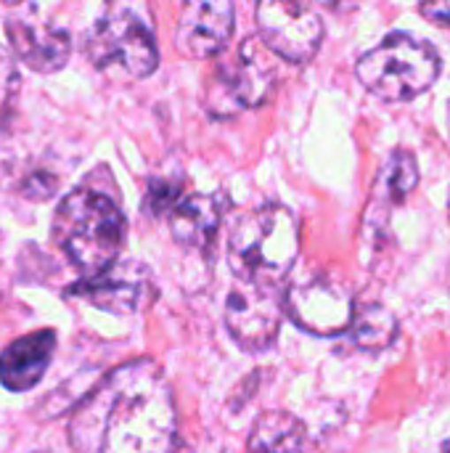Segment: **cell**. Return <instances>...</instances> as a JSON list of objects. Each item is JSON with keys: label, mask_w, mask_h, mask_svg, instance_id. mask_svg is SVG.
<instances>
[{"label": "cell", "mask_w": 450, "mask_h": 453, "mask_svg": "<svg viewBox=\"0 0 450 453\" xmlns=\"http://www.w3.org/2000/svg\"><path fill=\"white\" fill-rule=\"evenodd\" d=\"M69 441L80 453H172L178 411L162 369L151 358L111 369L77 406Z\"/></svg>", "instance_id": "obj_1"}, {"label": "cell", "mask_w": 450, "mask_h": 453, "mask_svg": "<svg viewBox=\"0 0 450 453\" xmlns=\"http://www.w3.org/2000/svg\"><path fill=\"white\" fill-rule=\"evenodd\" d=\"M422 16H427L432 24H443L450 27V3L448 0H440V3H422L419 5Z\"/></svg>", "instance_id": "obj_21"}, {"label": "cell", "mask_w": 450, "mask_h": 453, "mask_svg": "<svg viewBox=\"0 0 450 453\" xmlns=\"http://www.w3.org/2000/svg\"><path fill=\"white\" fill-rule=\"evenodd\" d=\"M16 93H19V72L8 50L0 45V125L8 119Z\"/></svg>", "instance_id": "obj_18"}, {"label": "cell", "mask_w": 450, "mask_h": 453, "mask_svg": "<svg viewBox=\"0 0 450 453\" xmlns=\"http://www.w3.org/2000/svg\"><path fill=\"white\" fill-rule=\"evenodd\" d=\"M276 72L260 45V40L249 37L241 42L233 61L223 64L207 85V109L215 117L233 114L239 109L260 106L273 90Z\"/></svg>", "instance_id": "obj_6"}, {"label": "cell", "mask_w": 450, "mask_h": 453, "mask_svg": "<svg viewBox=\"0 0 450 453\" xmlns=\"http://www.w3.org/2000/svg\"><path fill=\"white\" fill-rule=\"evenodd\" d=\"M419 186V165L416 157L406 149H395L374 183V199L377 202H387V204H400L406 202Z\"/></svg>", "instance_id": "obj_16"}, {"label": "cell", "mask_w": 450, "mask_h": 453, "mask_svg": "<svg viewBox=\"0 0 450 453\" xmlns=\"http://www.w3.org/2000/svg\"><path fill=\"white\" fill-rule=\"evenodd\" d=\"M233 5L225 0L186 3L175 29V45L188 58H212L233 37Z\"/></svg>", "instance_id": "obj_12"}, {"label": "cell", "mask_w": 450, "mask_h": 453, "mask_svg": "<svg viewBox=\"0 0 450 453\" xmlns=\"http://www.w3.org/2000/svg\"><path fill=\"white\" fill-rule=\"evenodd\" d=\"M53 191H56V180L50 175H45V173L29 175L24 180V186H21V194L29 196V199H48V196H53Z\"/></svg>", "instance_id": "obj_20"}, {"label": "cell", "mask_w": 450, "mask_h": 453, "mask_svg": "<svg viewBox=\"0 0 450 453\" xmlns=\"http://www.w3.org/2000/svg\"><path fill=\"white\" fill-rule=\"evenodd\" d=\"M5 29H8L13 53L29 69L50 74V72H58L69 61L72 37L61 24L42 19V16H32L29 11H21L8 19Z\"/></svg>", "instance_id": "obj_11"}, {"label": "cell", "mask_w": 450, "mask_h": 453, "mask_svg": "<svg viewBox=\"0 0 450 453\" xmlns=\"http://www.w3.org/2000/svg\"><path fill=\"white\" fill-rule=\"evenodd\" d=\"M284 319V295L278 287L239 281L225 303V324L233 340L247 350H265L278 337Z\"/></svg>", "instance_id": "obj_9"}, {"label": "cell", "mask_w": 450, "mask_h": 453, "mask_svg": "<svg viewBox=\"0 0 450 453\" xmlns=\"http://www.w3.org/2000/svg\"><path fill=\"white\" fill-rule=\"evenodd\" d=\"M284 313L310 334L334 337L353 324V295L332 276H308L284 295Z\"/></svg>", "instance_id": "obj_7"}, {"label": "cell", "mask_w": 450, "mask_h": 453, "mask_svg": "<svg viewBox=\"0 0 450 453\" xmlns=\"http://www.w3.org/2000/svg\"><path fill=\"white\" fill-rule=\"evenodd\" d=\"M448 207H450V196H448Z\"/></svg>", "instance_id": "obj_24"}, {"label": "cell", "mask_w": 450, "mask_h": 453, "mask_svg": "<svg viewBox=\"0 0 450 453\" xmlns=\"http://www.w3.org/2000/svg\"><path fill=\"white\" fill-rule=\"evenodd\" d=\"M69 292L114 316H135L154 300L151 271L135 260H117L98 276L82 279Z\"/></svg>", "instance_id": "obj_10"}, {"label": "cell", "mask_w": 450, "mask_h": 453, "mask_svg": "<svg viewBox=\"0 0 450 453\" xmlns=\"http://www.w3.org/2000/svg\"><path fill=\"white\" fill-rule=\"evenodd\" d=\"M257 27L263 42L292 64H308L324 40L321 16L305 3L265 0L257 5Z\"/></svg>", "instance_id": "obj_8"}, {"label": "cell", "mask_w": 450, "mask_h": 453, "mask_svg": "<svg viewBox=\"0 0 450 453\" xmlns=\"http://www.w3.org/2000/svg\"><path fill=\"white\" fill-rule=\"evenodd\" d=\"M53 350H56V332L50 329L32 332L27 337L13 340L0 353V382L13 393L34 388L42 380L53 358Z\"/></svg>", "instance_id": "obj_13"}, {"label": "cell", "mask_w": 450, "mask_h": 453, "mask_svg": "<svg viewBox=\"0 0 450 453\" xmlns=\"http://www.w3.org/2000/svg\"><path fill=\"white\" fill-rule=\"evenodd\" d=\"M170 231L172 239L191 250H207L217 234L223 207L217 196L194 194L186 199H178V204L170 210Z\"/></svg>", "instance_id": "obj_14"}, {"label": "cell", "mask_w": 450, "mask_h": 453, "mask_svg": "<svg viewBox=\"0 0 450 453\" xmlns=\"http://www.w3.org/2000/svg\"><path fill=\"white\" fill-rule=\"evenodd\" d=\"M353 340L361 350L377 353L385 350L395 342L398 337V319L393 311H387L379 303H369L363 308H358L353 313V324H350Z\"/></svg>", "instance_id": "obj_17"}, {"label": "cell", "mask_w": 450, "mask_h": 453, "mask_svg": "<svg viewBox=\"0 0 450 453\" xmlns=\"http://www.w3.org/2000/svg\"><path fill=\"white\" fill-rule=\"evenodd\" d=\"M53 242L82 279L98 276L119 260L125 244V215L106 194L77 188L53 215Z\"/></svg>", "instance_id": "obj_2"}, {"label": "cell", "mask_w": 450, "mask_h": 453, "mask_svg": "<svg viewBox=\"0 0 450 453\" xmlns=\"http://www.w3.org/2000/svg\"><path fill=\"white\" fill-rule=\"evenodd\" d=\"M443 453H450V441H446V446H443Z\"/></svg>", "instance_id": "obj_22"}, {"label": "cell", "mask_w": 450, "mask_h": 453, "mask_svg": "<svg viewBox=\"0 0 450 453\" xmlns=\"http://www.w3.org/2000/svg\"><path fill=\"white\" fill-rule=\"evenodd\" d=\"M300 255L297 218L281 204H263L236 223L228 257L239 281L278 287Z\"/></svg>", "instance_id": "obj_3"}, {"label": "cell", "mask_w": 450, "mask_h": 453, "mask_svg": "<svg viewBox=\"0 0 450 453\" xmlns=\"http://www.w3.org/2000/svg\"><path fill=\"white\" fill-rule=\"evenodd\" d=\"M85 56L117 80H143L159 64L154 32L127 5L109 8L85 35Z\"/></svg>", "instance_id": "obj_5"}, {"label": "cell", "mask_w": 450, "mask_h": 453, "mask_svg": "<svg viewBox=\"0 0 450 453\" xmlns=\"http://www.w3.org/2000/svg\"><path fill=\"white\" fill-rule=\"evenodd\" d=\"M355 74L377 98L400 104L435 85L440 74V56L424 40H416L406 32H393L358 58Z\"/></svg>", "instance_id": "obj_4"}, {"label": "cell", "mask_w": 450, "mask_h": 453, "mask_svg": "<svg viewBox=\"0 0 450 453\" xmlns=\"http://www.w3.org/2000/svg\"><path fill=\"white\" fill-rule=\"evenodd\" d=\"M448 138H450V106H448Z\"/></svg>", "instance_id": "obj_23"}, {"label": "cell", "mask_w": 450, "mask_h": 453, "mask_svg": "<svg viewBox=\"0 0 450 453\" xmlns=\"http://www.w3.org/2000/svg\"><path fill=\"white\" fill-rule=\"evenodd\" d=\"M305 446L308 430L289 411L263 414L249 433V453H302Z\"/></svg>", "instance_id": "obj_15"}, {"label": "cell", "mask_w": 450, "mask_h": 453, "mask_svg": "<svg viewBox=\"0 0 450 453\" xmlns=\"http://www.w3.org/2000/svg\"><path fill=\"white\" fill-rule=\"evenodd\" d=\"M178 186L167 183V180H151L146 199H143V210L146 215H170V210L178 204Z\"/></svg>", "instance_id": "obj_19"}]
</instances>
